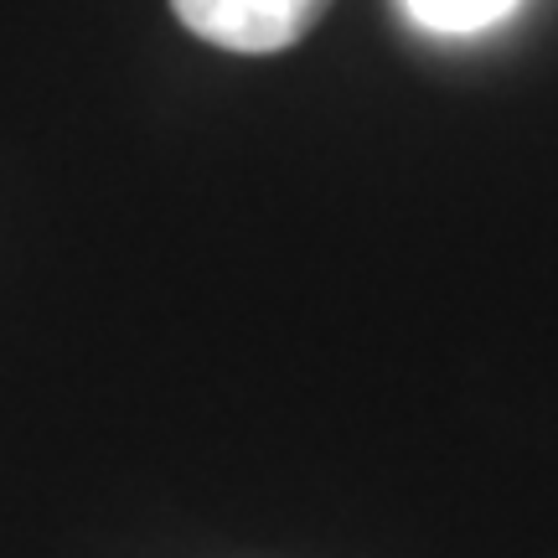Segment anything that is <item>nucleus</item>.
Returning a JSON list of instances; mask_svg holds the SVG:
<instances>
[{
  "instance_id": "f257e3e1",
  "label": "nucleus",
  "mask_w": 558,
  "mask_h": 558,
  "mask_svg": "<svg viewBox=\"0 0 558 558\" xmlns=\"http://www.w3.org/2000/svg\"><path fill=\"white\" fill-rule=\"evenodd\" d=\"M331 0H171L186 32L228 52H284L295 47Z\"/></svg>"
},
{
  "instance_id": "f03ea898",
  "label": "nucleus",
  "mask_w": 558,
  "mask_h": 558,
  "mask_svg": "<svg viewBox=\"0 0 558 558\" xmlns=\"http://www.w3.org/2000/svg\"><path fill=\"white\" fill-rule=\"evenodd\" d=\"M403 5H409V16H414L418 26L465 37V32H481V26L501 21L518 0H403Z\"/></svg>"
}]
</instances>
